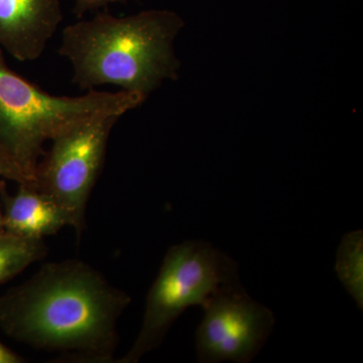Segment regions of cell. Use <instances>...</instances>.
<instances>
[{
  "label": "cell",
  "mask_w": 363,
  "mask_h": 363,
  "mask_svg": "<svg viewBox=\"0 0 363 363\" xmlns=\"http://www.w3.org/2000/svg\"><path fill=\"white\" fill-rule=\"evenodd\" d=\"M128 294L79 260L52 262L0 302V322L37 350L91 362L113 359Z\"/></svg>",
  "instance_id": "obj_1"
},
{
  "label": "cell",
  "mask_w": 363,
  "mask_h": 363,
  "mask_svg": "<svg viewBox=\"0 0 363 363\" xmlns=\"http://www.w3.org/2000/svg\"><path fill=\"white\" fill-rule=\"evenodd\" d=\"M183 26L181 16L167 9L123 18L105 11L67 26L58 52L70 62L72 81L81 89L112 85L147 98L178 76L174 43Z\"/></svg>",
  "instance_id": "obj_2"
},
{
  "label": "cell",
  "mask_w": 363,
  "mask_h": 363,
  "mask_svg": "<svg viewBox=\"0 0 363 363\" xmlns=\"http://www.w3.org/2000/svg\"><path fill=\"white\" fill-rule=\"evenodd\" d=\"M147 97L126 91L54 96L9 69L0 49V152L35 185L44 145L69 124L99 112H126Z\"/></svg>",
  "instance_id": "obj_3"
},
{
  "label": "cell",
  "mask_w": 363,
  "mask_h": 363,
  "mask_svg": "<svg viewBox=\"0 0 363 363\" xmlns=\"http://www.w3.org/2000/svg\"><path fill=\"white\" fill-rule=\"evenodd\" d=\"M240 283L238 264L204 240L169 248L147 294L142 328L119 363H135L159 347L174 322L192 306L206 303L224 286Z\"/></svg>",
  "instance_id": "obj_4"
},
{
  "label": "cell",
  "mask_w": 363,
  "mask_h": 363,
  "mask_svg": "<svg viewBox=\"0 0 363 363\" xmlns=\"http://www.w3.org/2000/svg\"><path fill=\"white\" fill-rule=\"evenodd\" d=\"M123 114L99 112L74 121L52 136L51 150L35 171V187L70 217L80 238L86 208L107 152L109 136Z\"/></svg>",
  "instance_id": "obj_5"
},
{
  "label": "cell",
  "mask_w": 363,
  "mask_h": 363,
  "mask_svg": "<svg viewBox=\"0 0 363 363\" xmlns=\"http://www.w3.org/2000/svg\"><path fill=\"white\" fill-rule=\"evenodd\" d=\"M204 317L196 331L200 363H248L271 335L276 318L250 297L240 283L224 286L202 306Z\"/></svg>",
  "instance_id": "obj_6"
},
{
  "label": "cell",
  "mask_w": 363,
  "mask_h": 363,
  "mask_svg": "<svg viewBox=\"0 0 363 363\" xmlns=\"http://www.w3.org/2000/svg\"><path fill=\"white\" fill-rule=\"evenodd\" d=\"M63 21L60 0H0V49L35 61Z\"/></svg>",
  "instance_id": "obj_7"
},
{
  "label": "cell",
  "mask_w": 363,
  "mask_h": 363,
  "mask_svg": "<svg viewBox=\"0 0 363 363\" xmlns=\"http://www.w3.org/2000/svg\"><path fill=\"white\" fill-rule=\"evenodd\" d=\"M16 195L6 201L4 225L9 233L32 240H44L71 226L69 215L58 203L43 191L28 184H20Z\"/></svg>",
  "instance_id": "obj_8"
},
{
  "label": "cell",
  "mask_w": 363,
  "mask_h": 363,
  "mask_svg": "<svg viewBox=\"0 0 363 363\" xmlns=\"http://www.w3.org/2000/svg\"><path fill=\"white\" fill-rule=\"evenodd\" d=\"M335 272L344 288L363 310V231L346 233L336 255Z\"/></svg>",
  "instance_id": "obj_9"
},
{
  "label": "cell",
  "mask_w": 363,
  "mask_h": 363,
  "mask_svg": "<svg viewBox=\"0 0 363 363\" xmlns=\"http://www.w3.org/2000/svg\"><path fill=\"white\" fill-rule=\"evenodd\" d=\"M43 240L21 238L11 233L0 234V283L20 274L45 257Z\"/></svg>",
  "instance_id": "obj_10"
},
{
  "label": "cell",
  "mask_w": 363,
  "mask_h": 363,
  "mask_svg": "<svg viewBox=\"0 0 363 363\" xmlns=\"http://www.w3.org/2000/svg\"><path fill=\"white\" fill-rule=\"evenodd\" d=\"M125 0H74V13L77 14L79 18L88 11H97V9H105L112 4L123 2Z\"/></svg>",
  "instance_id": "obj_11"
},
{
  "label": "cell",
  "mask_w": 363,
  "mask_h": 363,
  "mask_svg": "<svg viewBox=\"0 0 363 363\" xmlns=\"http://www.w3.org/2000/svg\"><path fill=\"white\" fill-rule=\"evenodd\" d=\"M0 176L6 177V178L11 179L18 182V184H28L33 185L30 180L23 173L16 168L14 164H11L6 157L4 156L0 152Z\"/></svg>",
  "instance_id": "obj_12"
},
{
  "label": "cell",
  "mask_w": 363,
  "mask_h": 363,
  "mask_svg": "<svg viewBox=\"0 0 363 363\" xmlns=\"http://www.w3.org/2000/svg\"><path fill=\"white\" fill-rule=\"evenodd\" d=\"M23 362V358L0 343V363H21Z\"/></svg>",
  "instance_id": "obj_13"
},
{
  "label": "cell",
  "mask_w": 363,
  "mask_h": 363,
  "mask_svg": "<svg viewBox=\"0 0 363 363\" xmlns=\"http://www.w3.org/2000/svg\"><path fill=\"white\" fill-rule=\"evenodd\" d=\"M4 225V217H2L1 213H0V227Z\"/></svg>",
  "instance_id": "obj_14"
}]
</instances>
